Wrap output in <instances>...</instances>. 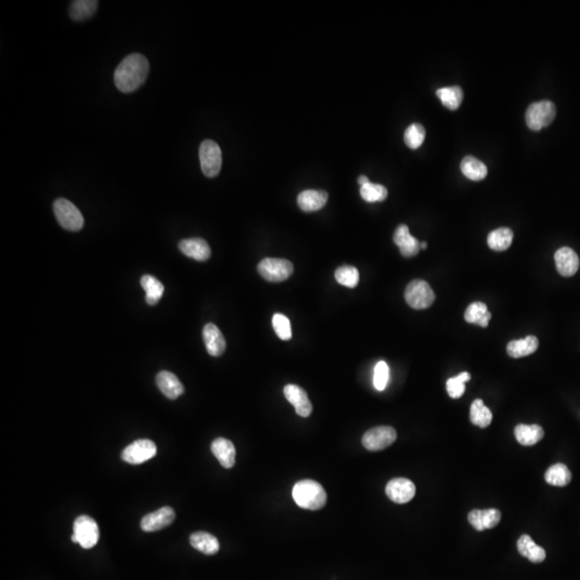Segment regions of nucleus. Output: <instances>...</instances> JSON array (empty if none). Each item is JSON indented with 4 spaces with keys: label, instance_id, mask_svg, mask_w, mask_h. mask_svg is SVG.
<instances>
[{
    "label": "nucleus",
    "instance_id": "nucleus-1",
    "mask_svg": "<svg viewBox=\"0 0 580 580\" xmlns=\"http://www.w3.org/2000/svg\"><path fill=\"white\" fill-rule=\"evenodd\" d=\"M150 72V63L142 54L126 56L114 72V83L119 92L129 94L143 86Z\"/></svg>",
    "mask_w": 580,
    "mask_h": 580
},
{
    "label": "nucleus",
    "instance_id": "nucleus-2",
    "mask_svg": "<svg viewBox=\"0 0 580 580\" xmlns=\"http://www.w3.org/2000/svg\"><path fill=\"white\" fill-rule=\"evenodd\" d=\"M292 498L298 506L306 510H321L327 503L323 486L312 479L298 481L292 489Z\"/></svg>",
    "mask_w": 580,
    "mask_h": 580
},
{
    "label": "nucleus",
    "instance_id": "nucleus-3",
    "mask_svg": "<svg viewBox=\"0 0 580 580\" xmlns=\"http://www.w3.org/2000/svg\"><path fill=\"white\" fill-rule=\"evenodd\" d=\"M557 109L554 102L541 100L529 106L526 112V123L533 132H539L554 121Z\"/></svg>",
    "mask_w": 580,
    "mask_h": 580
},
{
    "label": "nucleus",
    "instance_id": "nucleus-4",
    "mask_svg": "<svg viewBox=\"0 0 580 580\" xmlns=\"http://www.w3.org/2000/svg\"><path fill=\"white\" fill-rule=\"evenodd\" d=\"M53 211L59 225L66 230L79 231L84 226V217L80 210L65 198L55 200Z\"/></svg>",
    "mask_w": 580,
    "mask_h": 580
},
{
    "label": "nucleus",
    "instance_id": "nucleus-5",
    "mask_svg": "<svg viewBox=\"0 0 580 580\" xmlns=\"http://www.w3.org/2000/svg\"><path fill=\"white\" fill-rule=\"evenodd\" d=\"M99 537V528L95 520L86 514L77 518L73 523V535L71 537L73 543H78L84 549H90L96 546Z\"/></svg>",
    "mask_w": 580,
    "mask_h": 580
},
{
    "label": "nucleus",
    "instance_id": "nucleus-6",
    "mask_svg": "<svg viewBox=\"0 0 580 580\" xmlns=\"http://www.w3.org/2000/svg\"><path fill=\"white\" fill-rule=\"evenodd\" d=\"M260 277L268 282H284L294 272V266L286 259L266 258L261 260L257 267Z\"/></svg>",
    "mask_w": 580,
    "mask_h": 580
},
{
    "label": "nucleus",
    "instance_id": "nucleus-7",
    "mask_svg": "<svg viewBox=\"0 0 580 580\" xmlns=\"http://www.w3.org/2000/svg\"><path fill=\"white\" fill-rule=\"evenodd\" d=\"M406 302L415 310H425L432 306L435 294L432 288L423 279H414L406 289Z\"/></svg>",
    "mask_w": 580,
    "mask_h": 580
},
{
    "label": "nucleus",
    "instance_id": "nucleus-8",
    "mask_svg": "<svg viewBox=\"0 0 580 580\" xmlns=\"http://www.w3.org/2000/svg\"><path fill=\"white\" fill-rule=\"evenodd\" d=\"M200 165L203 174L215 177L221 172L223 159L219 144L213 140H204L199 148Z\"/></svg>",
    "mask_w": 580,
    "mask_h": 580
},
{
    "label": "nucleus",
    "instance_id": "nucleus-9",
    "mask_svg": "<svg viewBox=\"0 0 580 580\" xmlns=\"http://www.w3.org/2000/svg\"><path fill=\"white\" fill-rule=\"evenodd\" d=\"M397 431L392 427L381 426L370 429L362 437V445L370 452H379L394 444Z\"/></svg>",
    "mask_w": 580,
    "mask_h": 580
},
{
    "label": "nucleus",
    "instance_id": "nucleus-10",
    "mask_svg": "<svg viewBox=\"0 0 580 580\" xmlns=\"http://www.w3.org/2000/svg\"><path fill=\"white\" fill-rule=\"evenodd\" d=\"M157 447L151 439H138L121 452V459L129 464H141L156 456Z\"/></svg>",
    "mask_w": 580,
    "mask_h": 580
},
{
    "label": "nucleus",
    "instance_id": "nucleus-11",
    "mask_svg": "<svg viewBox=\"0 0 580 580\" xmlns=\"http://www.w3.org/2000/svg\"><path fill=\"white\" fill-rule=\"evenodd\" d=\"M386 494L392 502L406 504L413 500L416 494V487L410 479H391L386 486Z\"/></svg>",
    "mask_w": 580,
    "mask_h": 580
},
{
    "label": "nucleus",
    "instance_id": "nucleus-12",
    "mask_svg": "<svg viewBox=\"0 0 580 580\" xmlns=\"http://www.w3.org/2000/svg\"><path fill=\"white\" fill-rule=\"evenodd\" d=\"M284 396L289 403L294 406L296 413L301 417H308L311 415L313 406L308 399V394L303 388L297 385H287L284 388Z\"/></svg>",
    "mask_w": 580,
    "mask_h": 580
},
{
    "label": "nucleus",
    "instance_id": "nucleus-13",
    "mask_svg": "<svg viewBox=\"0 0 580 580\" xmlns=\"http://www.w3.org/2000/svg\"><path fill=\"white\" fill-rule=\"evenodd\" d=\"M175 512L170 506L159 508L156 512L144 516L141 520V529L144 532H155L169 526L174 521Z\"/></svg>",
    "mask_w": 580,
    "mask_h": 580
},
{
    "label": "nucleus",
    "instance_id": "nucleus-14",
    "mask_svg": "<svg viewBox=\"0 0 580 580\" xmlns=\"http://www.w3.org/2000/svg\"><path fill=\"white\" fill-rule=\"evenodd\" d=\"M502 514L497 508L489 510H474L470 512L468 519L472 527L476 531L483 532L485 530L493 529L500 523Z\"/></svg>",
    "mask_w": 580,
    "mask_h": 580
},
{
    "label": "nucleus",
    "instance_id": "nucleus-15",
    "mask_svg": "<svg viewBox=\"0 0 580 580\" xmlns=\"http://www.w3.org/2000/svg\"><path fill=\"white\" fill-rule=\"evenodd\" d=\"M554 261L558 272L564 277H573L579 269V257L575 250L568 246L557 250Z\"/></svg>",
    "mask_w": 580,
    "mask_h": 580
},
{
    "label": "nucleus",
    "instance_id": "nucleus-16",
    "mask_svg": "<svg viewBox=\"0 0 580 580\" xmlns=\"http://www.w3.org/2000/svg\"><path fill=\"white\" fill-rule=\"evenodd\" d=\"M394 242L396 243L401 255L410 258L417 255L420 250V242L412 236L410 229L406 225H400L394 234Z\"/></svg>",
    "mask_w": 580,
    "mask_h": 580
},
{
    "label": "nucleus",
    "instance_id": "nucleus-17",
    "mask_svg": "<svg viewBox=\"0 0 580 580\" xmlns=\"http://www.w3.org/2000/svg\"><path fill=\"white\" fill-rule=\"evenodd\" d=\"M179 248L185 256L197 261H206L211 257V248L201 238L185 239L179 243Z\"/></svg>",
    "mask_w": 580,
    "mask_h": 580
},
{
    "label": "nucleus",
    "instance_id": "nucleus-18",
    "mask_svg": "<svg viewBox=\"0 0 580 580\" xmlns=\"http://www.w3.org/2000/svg\"><path fill=\"white\" fill-rule=\"evenodd\" d=\"M202 334L208 352L213 357L221 356L226 350V340L217 326L211 323H207L204 326Z\"/></svg>",
    "mask_w": 580,
    "mask_h": 580
},
{
    "label": "nucleus",
    "instance_id": "nucleus-19",
    "mask_svg": "<svg viewBox=\"0 0 580 580\" xmlns=\"http://www.w3.org/2000/svg\"><path fill=\"white\" fill-rule=\"evenodd\" d=\"M156 383L161 392L170 400H175L184 394V386L177 379V375L171 372L161 371L156 377Z\"/></svg>",
    "mask_w": 580,
    "mask_h": 580
},
{
    "label": "nucleus",
    "instance_id": "nucleus-20",
    "mask_svg": "<svg viewBox=\"0 0 580 580\" xmlns=\"http://www.w3.org/2000/svg\"><path fill=\"white\" fill-rule=\"evenodd\" d=\"M211 450L225 469H230L236 463V448L229 439L219 437L211 445Z\"/></svg>",
    "mask_w": 580,
    "mask_h": 580
},
{
    "label": "nucleus",
    "instance_id": "nucleus-21",
    "mask_svg": "<svg viewBox=\"0 0 580 580\" xmlns=\"http://www.w3.org/2000/svg\"><path fill=\"white\" fill-rule=\"evenodd\" d=\"M298 206L303 212H316L323 209L328 201V194L325 190H308L300 192Z\"/></svg>",
    "mask_w": 580,
    "mask_h": 580
},
{
    "label": "nucleus",
    "instance_id": "nucleus-22",
    "mask_svg": "<svg viewBox=\"0 0 580 580\" xmlns=\"http://www.w3.org/2000/svg\"><path fill=\"white\" fill-rule=\"evenodd\" d=\"M517 548L519 554L525 557L532 563H541L546 559V551L539 545L528 534L520 537L517 541Z\"/></svg>",
    "mask_w": 580,
    "mask_h": 580
},
{
    "label": "nucleus",
    "instance_id": "nucleus-23",
    "mask_svg": "<svg viewBox=\"0 0 580 580\" xmlns=\"http://www.w3.org/2000/svg\"><path fill=\"white\" fill-rule=\"evenodd\" d=\"M190 545L202 554L213 556L219 552V539L208 532H194L190 535Z\"/></svg>",
    "mask_w": 580,
    "mask_h": 580
},
{
    "label": "nucleus",
    "instance_id": "nucleus-24",
    "mask_svg": "<svg viewBox=\"0 0 580 580\" xmlns=\"http://www.w3.org/2000/svg\"><path fill=\"white\" fill-rule=\"evenodd\" d=\"M544 429L539 425H518L514 428V437L519 444L533 446L544 437Z\"/></svg>",
    "mask_w": 580,
    "mask_h": 580
},
{
    "label": "nucleus",
    "instance_id": "nucleus-25",
    "mask_svg": "<svg viewBox=\"0 0 580 580\" xmlns=\"http://www.w3.org/2000/svg\"><path fill=\"white\" fill-rule=\"evenodd\" d=\"M539 348V340L534 335H529L521 340H514L508 343V354L512 358L527 357L534 354Z\"/></svg>",
    "mask_w": 580,
    "mask_h": 580
},
{
    "label": "nucleus",
    "instance_id": "nucleus-26",
    "mask_svg": "<svg viewBox=\"0 0 580 580\" xmlns=\"http://www.w3.org/2000/svg\"><path fill=\"white\" fill-rule=\"evenodd\" d=\"M461 172L464 177L472 181H481L488 174V169L483 161H479L473 156H466L462 159Z\"/></svg>",
    "mask_w": 580,
    "mask_h": 580
},
{
    "label": "nucleus",
    "instance_id": "nucleus-27",
    "mask_svg": "<svg viewBox=\"0 0 580 580\" xmlns=\"http://www.w3.org/2000/svg\"><path fill=\"white\" fill-rule=\"evenodd\" d=\"M97 8L98 1L96 0H76L71 3L69 15L73 21L81 22L95 14Z\"/></svg>",
    "mask_w": 580,
    "mask_h": 580
},
{
    "label": "nucleus",
    "instance_id": "nucleus-28",
    "mask_svg": "<svg viewBox=\"0 0 580 580\" xmlns=\"http://www.w3.org/2000/svg\"><path fill=\"white\" fill-rule=\"evenodd\" d=\"M142 288L146 290V300L148 306H156L159 302L161 297H163V292H165V287L161 281H158L156 277L152 275H144L141 277Z\"/></svg>",
    "mask_w": 580,
    "mask_h": 580
},
{
    "label": "nucleus",
    "instance_id": "nucleus-29",
    "mask_svg": "<svg viewBox=\"0 0 580 580\" xmlns=\"http://www.w3.org/2000/svg\"><path fill=\"white\" fill-rule=\"evenodd\" d=\"M464 319L469 323H475L486 328L491 319V313L483 302H474L466 308Z\"/></svg>",
    "mask_w": 580,
    "mask_h": 580
},
{
    "label": "nucleus",
    "instance_id": "nucleus-30",
    "mask_svg": "<svg viewBox=\"0 0 580 580\" xmlns=\"http://www.w3.org/2000/svg\"><path fill=\"white\" fill-rule=\"evenodd\" d=\"M512 239H514V232L512 229L503 227V228L491 231L487 238V242L491 250L503 252V250H508L512 246Z\"/></svg>",
    "mask_w": 580,
    "mask_h": 580
},
{
    "label": "nucleus",
    "instance_id": "nucleus-31",
    "mask_svg": "<svg viewBox=\"0 0 580 580\" xmlns=\"http://www.w3.org/2000/svg\"><path fill=\"white\" fill-rule=\"evenodd\" d=\"M545 481L551 486L566 487L572 481V473L566 464L557 463L547 470L545 473Z\"/></svg>",
    "mask_w": 580,
    "mask_h": 580
},
{
    "label": "nucleus",
    "instance_id": "nucleus-32",
    "mask_svg": "<svg viewBox=\"0 0 580 580\" xmlns=\"http://www.w3.org/2000/svg\"><path fill=\"white\" fill-rule=\"evenodd\" d=\"M437 96L442 102V105L449 110H457L463 101V90L459 86H449V88H439Z\"/></svg>",
    "mask_w": 580,
    "mask_h": 580
},
{
    "label": "nucleus",
    "instance_id": "nucleus-33",
    "mask_svg": "<svg viewBox=\"0 0 580 580\" xmlns=\"http://www.w3.org/2000/svg\"><path fill=\"white\" fill-rule=\"evenodd\" d=\"M470 419H471V423L473 425L485 429V428L489 427L491 421H492V413L483 404V400L476 399L472 403L471 410H470Z\"/></svg>",
    "mask_w": 580,
    "mask_h": 580
},
{
    "label": "nucleus",
    "instance_id": "nucleus-34",
    "mask_svg": "<svg viewBox=\"0 0 580 580\" xmlns=\"http://www.w3.org/2000/svg\"><path fill=\"white\" fill-rule=\"evenodd\" d=\"M360 194H361V198L364 201L373 203V202H381L386 200L388 197V190L383 185L373 184V183L370 182L361 186Z\"/></svg>",
    "mask_w": 580,
    "mask_h": 580
},
{
    "label": "nucleus",
    "instance_id": "nucleus-35",
    "mask_svg": "<svg viewBox=\"0 0 580 580\" xmlns=\"http://www.w3.org/2000/svg\"><path fill=\"white\" fill-rule=\"evenodd\" d=\"M335 279L339 284L354 288L359 283V271L352 266H342L335 271Z\"/></svg>",
    "mask_w": 580,
    "mask_h": 580
},
{
    "label": "nucleus",
    "instance_id": "nucleus-36",
    "mask_svg": "<svg viewBox=\"0 0 580 580\" xmlns=\"http://www.w3.org/2000/svg\"><path fill=\"white\" fill-rule=\"evenodd\" d=\"M426 138V130L423 125L412 124L404 132V142L412 150H417L423 146Z\"/></svg>",
    "mask_w": 580,
    "mask_h": 580
},
{
    "label": "nucleus",
    "instance_id": "nucleus-37",
    "mask_svg": "<svg viewBox=\"0 0 580 580\" xmlns=\"http://www.w3.org/2000/svg\"><path fill=\"white\" fill-rule=\"evenodd\" d=\"M471 379V375L468 372L460 373L458 377L449 379L446 383L447 392L452 399H459L463 396L466 391V383Z\"/></svg>",
    "mask_w": 580,
    "mask_h": 580
},
{
    "label": "nucleus",
    "instance_id": "nucleus-38",
    "mask_svg": "<svg viewBox=\"0 0 580 580\" xmlns=\"http://www.w3.org/2000/svg\"><path fill=\"white\" fill-rule=\"evenodd\" d=\"M272 326L275 333L281 340L289 341L292 339V325L284 314H274L272 318Z\"/></svg>",
    "mask_w": 580,
    "mask_h": 580
},
{
    "label": "nucleus",
    "instance_id": "nucleus-39",
    "mask_svg": "<svg viewBox=\"0 0 580 580\" xmlns=\"http://www.w3.org/2000/svg\"><path fill=\"white\" fill-rule=\"evenodd\" d=\"M389 379V367L385 361L377 362L374 369V387L377 390L383 391L386 389Z\"/></svg>",
    "mask_w": 580,
    "mask_h": 580
},
{
    "label": "nucleus",
    "instance_id": "nucleus-40",
    "mask_svg": "<svg viewBox=\"0 0 580 580\" xmlns=\"http://www.w3.org/2000/svg\"><path fill=\"white\" fill-rule=\"evenodd\" d=\"M358 183H359L361 186H363V185L370 183V180L367 177H366V175H361V177H359V179H358Z\"/></svg>",
    "mask_w": 580,
    "mask_h": 580
},
{
    "label": "nucleus",
    "instance_id": "nucleus-41",
    "mask_svg": "<svg viewBox=\"0 0 580 580\" xmlns=\"http://www.w3.org/2000/svg\"><path fill=\"white\" fill-rule=\"evenodd\" d=\"M420 248H423V250H426V248H427V242L420 243Z\"/></svg>",
    "mask_w": 580,
    "mask_h": 580
}]
</instances>
